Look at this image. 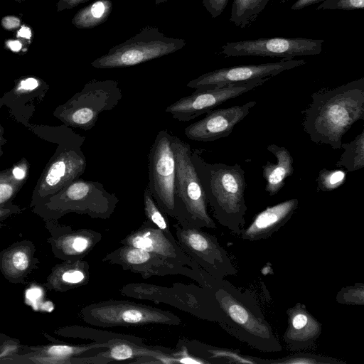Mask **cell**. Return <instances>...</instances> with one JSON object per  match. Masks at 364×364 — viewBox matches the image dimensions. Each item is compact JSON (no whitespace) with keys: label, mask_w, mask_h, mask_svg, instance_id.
Returning <instances> with one entry per match:
<instances>
[{"label":"cell","mask_w":364,"mask_h":364,"mask_svg":"<svg viewBox=\"0 0 364 364\" xmlns=\"http://www.w3.org/2000/svg\"><path fill=\"white\" fill-rule=\"evenodd\" d=\"M303 111L302 126L310 139L333 149L341 148L344 134L364 118V77L311 95Z\"/></svg>","instance_id":"cell-1"},{"label":"cell","mask_w":364,"mask_h":364,"mask_svg":"<svg viewBox=\"0 0 364 364\" xmlns=\"http://www.w3.org/2000/svg\"><path fill=\"white\" fill-rule=\"evenodd\" d=\"M191 159L215 218L240 235L245 228L247 209L245 171L238 164L209 163L198 149L192 150Z\"/></svg>","instance_id":"cell-2"},{"label":"cell","mask_w":364,"mask_h":364,"mask_svg":"<svg viewBox=\"0 0 364 364\" xmlns=\"http://www.w3.org/2000/svg\"><path fill=\"white\" fill-rule=\"evenodd\" d=\"M211 291L221 310L222 320L218 324L223 329L259 350H282L279 341L250 292L242 291L225 279Z\"/></svg>","instance_id":"cell-3"},{"label":"cell","mask_w":364,"mask_h":364,"mask_svg":"<svg viewBox=\"0 0 364 364\" xmlns=\"http://www.w3.org/2000/svg\"><path fill=\"white\" fill-rule=\"evenodd\" d=\"M121 294L136 299L165 304L193 316L219 323L222 313L213 291L200 285L176 282L163 286L144 282L124 285Z\"/></svg>","instance_id":"cell-4"},{"label":"cell","mask_w":364,"mask_h":364,"mask_svg":"<svg viewBox=\"0 0 364 364\" xmlns=\"http://www.w3.org/2000/svg\"><path fill=\"white\" fill-rule=\"evenodd\" d=\"M175 157V201L182 227L215 229L216 224L208 212L206 197L191 159V147L173 136Z\"/></svg>","instance_id":"cell-5"},{"label":"cell","mask_w":364,"mask_h":364,"mask_svg":"<svg viewBox=\"0 0 364 364\" xmlns=\"http://www.w3.org/2000/svg\"><path fill=\"white\" fill-rule=\"evenodd\" d=\"M184 39L166 36L156 27L146 26L135 36L110 48L91 63L98 69L134 66L182 49Z\"/></svg>","instance_id":"cell-6"},{"label":"cell","mask_w":364,"mask_h":364,"mask_svg":"<svg viewBox=\"0 0 364 364\" xmlns=\"http://www.w3.org/2000/svg\"><path fill=\"white\" fill-rule=\"evenodd\" d=\"M86 323L102 328L144 325L179 326L181 318L171 311L127 300L92 303L81 311Z\"/></svg>","instance_id":"cell-7"},{"label":"cell","mask_w":364,"mask_h":364,"mask_svg":"<svg viewBox=\"0 0 364 364\" xmlns=\"http://www.w3.org/2000/svg\"><path fill=\"white\" fill-rule=\"evenodd\" d=\"M102 261L119 265L125 271L141 275L143 279L153 276H185L210 290L221 280L215 279L206 272H198L186 265L173 262L152 252L129 245H122L107 253Z\"/></svg>","instance_id":"cell-8"},{"label":"cell","mask_w":364,"mask_h":364,"mask_svg":"<svg viewBox=\"0 0 364 364\" xmlns=\"http://www.w3.org/2000/svg\"><path fill=\"white\" fill-rule=\"evenodd\" d=\"M171 133L160 130L148 155L149 191L161 210L177 220L179 215L175 201L176 164Z\"/></svg>","instance_id":"cell-9"},{"label":"cell","mask_w":364,"mask_h":364,"mask_svg":"<svg viewBox=\"0 0 364 364\" xmlns=\"http://www.w3.org/2000/svg\"><path fill=\"white\" fill-rule=\"evenodd\" d=\"M122 92L118 81L91 80L63 110L66 123L87 131L92 129L101 113L112 110Z\"/></svg>","instance_id":"cell-10"},{"label":"cell","mask_w":364,"mask_h":364,"mask_svg":"<svg viewBox=\"0 0 364 364\" xmlns=\"http://www.w3.org/2000/svg\"><path fill=\"white\" fill-rule=\"evenodd\" d=\"M176 240L193 260L204 271L218 279L235 275L237 270L223 246L214 235L193 226L173 225Z\"/></svg>","instance_id":"cell-11"},{"label":"cell","mask_w":364,"mask_h":364,"mask_svg":"<svg viewBox=\"0 0 364 364\" xmlns=\"http://www.w3.org/2000/svg\"><path fill=\"white\" fill-rule=\"evenodd\" d=\"M323 39L305 38H260L228 42L220 53L228 57L256 56L291 60L297 56L316 55L322 51Z\"/></svg>","instance_id":"cell-12"},{"label":"cell","mask_w":364,"mask_h":364,"mask_svg":"<svg viewBox=\"0 0 364 364\" xmlns=\"http://www.w3.org/2000/svg\"><path fill=\"white\" fill-rule=\"evenodd\" d=\"M270 77L224 86H202L190 95L168 105L165 112L180 122H188L206 114L225 102L235 99L268 81Z\"/></svg>","instance_id":"cell-13"},{"label":"cell","mask_w":364,"mask_h":364,"mask_svg":"<svg viewBox=\"0 0 364 364\" xmlns=\"http://www.w3.org/2000/svg\"><path fill=\"white\" fill-rule=\"evenodd\" d=\"M59 200L63 211L102 220L112 216L119 201L117 196L108 192L101 183L83 179H76L63 188Z\"/></svg>","instance_id":"cell-14"},{"label":"cell","mask_w":364,"mask_h":364,"mask_svg":"<svg viewBox=\"0 0 364 364\" xmlns=\"http://www.w3.org/2000/svg\"><path fill=\"white\" fill-rule=\"evenodd\" d=\"M306 63L305 60H281L278 62L258 65H243L223 68L204 73L189 81L186 86L196 89L202 86H224L247 82L279 73Z\"/></svg>","instance_id":"cell-15"},{"label":"cell","mask_w":364,"mask_h":364,"mask_svg":"<svg viewBox=\"0 0 364 364\" xmlns=\"http://www.w3.org/2000/svg\"><path fill=\"white\" fill-rule=\"evenodd\" d=\"M119 243L152 252L198 272H205L183 252L176 240L168 238L162 230L147 220L122 239Z\"/></svg>","instance_id":"cell-16"},{"label":"cell","mask_w":364,"mask_h":364,"mask_svg":"<svg viewBox=\"0 0 364 364\" xmlns=\"http://www.w3.org/2000/svg\"><path fill=\"white\" fill-rule=\"evenodd\" d=\"M255 105V101H250L242 105L211 109L203 118L186 127L185 135L191 140L203 142L227 137Z\"/></svg>","instance_id":"cell-17"},{"label":"cell","mask_w":364,"mask_h":364,"mask_svg":"<svg viewBox=\"0 0 364 364\" xmlns=\"http://www.w3.org/2000/svg\"><path fill=\"white\" fill-rule=\"evenodd\" d=\"M82 144L65 148L57 155L42 179V192L53 193L60 191L85 172L87 161L80 149Z\"/></svg>","instance_id":"cell-18"},{"label":"cell","mask_w":364,"mask_h":364,"mask_svg":"<svg viewBox=\"0 0 364 364\" xmlns=\"http://www.w3.org/2000/svg\"><path fill=\"white\" fill-rule=\"evenodd\" d=\"M174 350L159 346H150L128 341H117L108 348L87 357L75 358V363L107 364L114 361H129L135 358L151 356L156 358L160 364L173 363Z\"/></svg>","instance_id":"cell-19"},{"label":"cell","mask_w":364,"mask_h":364,"mask_svg":"<svg viewBox=\"0 0 364 364\" xmlns=\"http://www.w3.org/2000/svg\"><path fill=\"white\" fill-rule=\"evenodd\" d=\"M287 328L283 338L291 350L311 348L319 338L321 323L299 302L287 311Z\"/></svg>","instance_id":"cell-20"},{"label":"cell","mask_w":364,"mask_h":364,"mask_svg":"<svg viewBox=\"0 0 364 364\" xmlns=\"http://www.w3.org/2000/svg\"><path fill=\"white\" fill-rule=\"evenodd\" d=\"M298 205V199L292 198L267 207L254 217L247 228H243L240 236L248 241L269 237L291 218Z\"/></svg>","instance_id":"cell-21"},{"label":"cell","mask_w":364,"mask_h":364,"mask_svg":"<svg viewBox=\"0 0 364 364\" xmlns=\"http://www.w3.org/2000/svg\"><path fill=\"white\" fill-rule=\"evenodd\" d=\"M188 352L207 363H248L269 364V360L249 356L241 353L239 349H229L214 346L197 340L183 338L178 341Z\"/></svg>","instance_id":"cell-22"},{"label":"cell","mask_w":364,"mask_h":364,"mask_svg":"<svg viewBox=\"0 0 364 364\" xmlns=\"http://www.w3.org/2000/svg\"><path fill=\"white\" fill-rule=\"evenodd\" d=\"M267 149L277 159L275 163L267 161L262 166V176L266 182L265 191L273 196L284 186L285 179L293 174L294 159L284 146L272 144Z\"/></svg>","instance_id":"cell-23"},{"label":"cell","mask_w":364,"mask_h":364,"mask_svg":"<svg viewBox=\"0 0 364 364\" xmlns=\"http://www.w3.org/2000/svg\"><path fill=\"white\" fill-rule=\"evenodd\" d=\"M102 237L100 232L92 229L68 231L58 238V249L68 260L81 259L93 250Z\"/></svg>","instance_id":"cell-24"},{"label":"cell","mask_w":364,"mask_h":364,"mask_svg":"<svg viewBox=\"0 0 364 364\" xmlns=\"http://www.w3.org/2000/svg\"><path fill=\"white\" fill-rule=\"evenodd\" d=\"M111 0H96L80 9L71 23L77 28H92L105 22L112 13Z\"/></svg>","instance_id":"cell-25"},{"label":"cell","mask_w":364,"mask_h":364,"mask_svg":"<svg viewBox=\"0 0 364 364\" xmlns=\"http://www.w3.org/2000/svg\"><path fill=\"white\" fill-rule=\"evenodd\" d=\"M90 279V266L81 259L68 260L58 272V283L61 289H68L83 286Z\"/></svg>","instance_id":"cell-26"},{"label":"cell","mask_w":364,"mask_h":364,"mask_svg":"<svg viewBox=\"0 0 364 364\" xmlns=\"http://www.w3.org/2000/svg\"><path fill=\"white\" fill-rule=\"evenodd\" d=\"M269 0H233L230 21L244 28L256 20Z\"/></svg>","instance_id":"cell-27"},{"label":"cell","mask_w":364,"mask_h":364,"mask_svg":"<svg viewBox=\"0 0 364 364\" xmlns=\"http://www.w3.org/2000/svg\"><path fill=\"white\" fill-rule=\"evenodd\" d=\"M344 151L336 163V167H343L348 172L364 167V131L363 130L349 143H342Z\"/></svg>","instance_id":"cell-28"},{"label":"cell","mask_w":364,"mask_h":364,"mask_svg":"<svg viewBox=\"0 0 364 364\" xmlns=\"http://www.w3.org/2000/svg\"><path fill=\"white\" fill-rule=\"evenodd\" d=\"M75 331V335L80 338L100 343H112L121 341L141 343L144 341V338L134 335L114 333L89 327H80Z\"/></svg>","instance_id":"cell-29"},{"label":"cell","mask_w":364,"mask_h":364,"mask_svg":"<svg viewBox=\"0 0 364 364\" xmlns=\"http://www.w3.org/2000/svg\"><path fill=\"white\" fill-rule=\"evenodd\" d=\"M144 210L146 220L162 230L168 238L176 240L171 231L168 215L154 200L147 184L144 191Z\"/></svg>","instance_id":"cell-30"},{"label":"cell","mask_w":364,"mask_h":364,"mask_svg":"<svg viewBox=\"0 0 364 364\" xmlns=\"http://www.w3.org/2000/svg\"><path fill=\"white\" fill-rule=\"evenodd\" d=\"M346 179V173L342 169L322 168L316 179L317 190L323 192L333 191L341 186Z\"/></svg>","instance_id":"cell-31"},{"label":"cell","mask_w":364,"mask_h":364,"mask_svg":"<svg viewBox=\"0 0 364 364\" xmlns=\"http://www.w3.org/2000/svg\"><path fill=\"white\" fill-rule=\"evenodd\" d=\"M342 363L333 358L313 353H300L284 358L269 360V364H335Z\"/></svg>","instance_id":"cell-32"},{"label":"cell","mask_w":364,"mask_h":364,"mask_svg":"<svg viewBox=\"0 0 364 364\" xmlns=\"http://www.w3.org/2000/svg\"><path fill=\"white\" fill-rule=\"evenodd\" d=\"M338 303L348 305L364 304V284L356 283L354 285L342 288L336 294Z\"/></svg>","instance_id":"cell-33"},{"label":"cell","mask_w":364,"mask_h":364,"mask_svg":"<svg viewBox=\"0 0 364 364\" xmlns=\"http://www.w3.org/2000/svg\"><path fill=\"white\" fill-rule=\"evenodd\" d=\"M29 256L23 249H16L10 252L6 259V269L13 274L24 272L29 266Z\"/></svg>","instance_id":"cell-34"},{"label":"cell","mask_w":364,"mask_h":364,"mask_svg":"<svg viewBox=\"0 0 364 364\" xmlns=\"http://www.w3.org/2000/svg\"><path fill=\"white\" fill-rule=\"evenodd\" d=\"M364 0H324L316 10H363Z\"/></svg>","instance_id":"cell-35"},{"label":"cell","mask_w":364,"mask_h":364,"mask_svg":"<svg viewBox=\"0 0 364 364\" xmlns=\"http://www.w3.org/2000/svg\"><path fill=\"white\" fill-rule=\"evenodd\" d=\"M14 178L8 174H0V204L9 200L16 192L18 183Z\"/></svg>","instance_id":"cell-36"},{"label":"cell","mask_w":364,"mask_h":364,"mask_svg":"<svg viewBox=\"0 0 364 364\" xmlns=\"http://www.w3.org/2000/svg\"><path fill=\"white\" fill-rule=\"evenodd\" d=\"M229 0H202L203 5L212 18H217L224 11Z\"/></svg>","instance_id":"cell-37"},{"label":"cell","mask_w":364,"mask_h":364,"mask_svg":"<svg viewBox=\"0 0 364 364\" xmlns=\"http://www.w3.org/2000/svg\"><path fill=\"white\" fill-rule=\"evenodd\" d=\"M21 24V19L16 16H5L1 20V25L8 31L18 29Z\"/></svg>","instance_id":"cell-38"},{"label":"cell","mask_w":364,"mask_h":364,"mask_svg":"<svg viewBox=\"0 0 364 364\" xmlns=\"http://www.w3.org/2000/svg\"><path fill=\"white\" fill-rule=\"evenodd\" d=\"M87 1L88 0H58L56 4V9L57 11L71 9Z\"/></svg>","instance_id":"cell-39"},{"label":"cell","mask_w":364,"mask_h":364,"mask_svg":"<svg viewBox=\"0 0 364 364\" xmlns=\"http://www.w3.org/2000/svg\"><path fill=\"white\" fill-rule=\"evenodd\" d=\"M324 0H296L291 6L292 11H299Z\"/></svg>","instance_id":"cell-40"},{"label":"cell","mask_w":364,"mask_h":364,"mask_svg":"<svg viewBox=\"0 0 364 364\" xmlns=\"http://www.w3.org/2000/svg\"><path fill=\"white\" fill-rule=\"evenodd\" d=\"M38 85V80L33 77H28L21 82L19 88L25 91H30L36 89Z\"/></svg>","instance_id":"cell-41"},{"label":"cell","mask_w":364,"mask_h":364,"mask_svg":"<svg viewBox=\"0 0 364 364\" xmlns=\"http://www.w3.org/2000/svg\"><path fill=\"white\" fill-rule=\"evenodd\" d=\"M6 46L14 52H18L22 48V43L19 40H9L6 42Z\"/></svg>","instance_id":"cell-42"},{"label":"cell","mask_w":364,"mask_h":364,"mask_svg":"<svg viewBox=\"0 0 364 364\" xmlns=\"http://www.w3.org/2000/svg\"><path fill=\"white\" fill-rule=\"evenodd\" d=\"M31 35L32 34H31V31L30 28H28L26 26H22L21 27V28L18 29L17 34H16V37L25 38V39H30L31 37Z\"/></svg>","instance_id":"cell-43"},{"label":"cell","mask_w":364,"mask_h":364,"mask_svg":"<svg viewBox=\"0 0 364 364\" xmlns=\"http://www.w3.org/2000/svg\"><path fill=\"white\" fill-rule=\"evenodd\" d=\"M12 175L16 180H22L26 175V170L23 166H16L12 171Z\"/></svg>","instance_id":"cell-44"},{"label":"cell","mask_w":364,"mask_h":364,"mask_svg":"<svg viewBox=\"0 0 364 364\" xmlns=\"http://www.w3.org/2000/svg\"><path fill=\"white\" fill-rule=\"evenodd\" d=\"M168 0H155V5L159 6V5L166 2Z\"/></svg>","instance_id":"cell-45"},{"label":"cell","mask_w":364,"mask_h":364,"mask_svg":"<svg viewBox=\"0 0 364 364\" xmlns=\"http://www.w3.org/2000/svg\"><path fill=\"white\" fill-rule=\"evenodd\" d=\"M14 1H16V2H18V3H21V2H22V1H23L24 0H14Z\"/></svg>","instance_id":"cell-46"},{"label":"cell","mask_w":364,"mask_h":364,"mask_svg":"<svg viewBox=\"0 0 364 364\" xmlns=\"http://www.w3.org/2000/svg\"><path fill=\"white\" fill-rule=\"evenodd\" d=\"M291 1V0H282V2H287V1Z\"/></svg>","instance_id":"cell-47"},{"label":"cell","mask_w":364,"mask_h":364,"mask_svg":"<svg viewBox=\"0 0 364 364\" xmlns=\"http://www.w3.org/2000/svg\"><path fill=\"white\" fill-rule=\"evenodd\" d=\"M2 214V212L0 210V215Z\"/></svg>","instance_id":"cell-48"},{"label":"cell","mask_w":364,"mask_h":364,"mask_svg":"<svg viewBox=\"0 0 364 364\" xmlns=\"http://www.w3.org/2000/svg\"><path fill=\"white\" fill-rule=\"evenodd\" d=\"M270 1V0H269Z\"/></svg>","instance_id":"cell-49"}]
</instances>
